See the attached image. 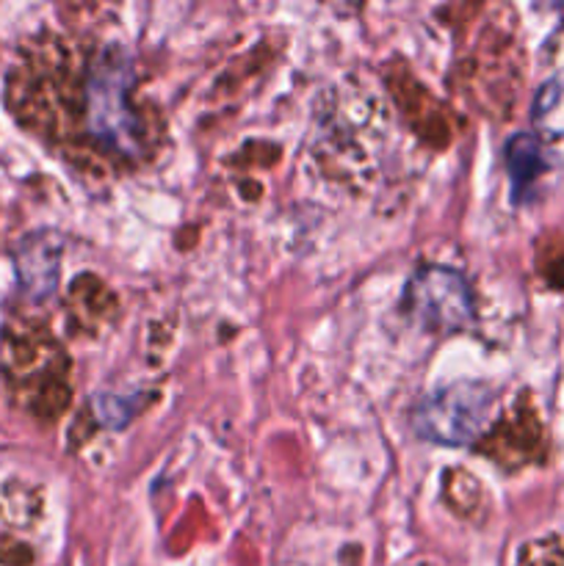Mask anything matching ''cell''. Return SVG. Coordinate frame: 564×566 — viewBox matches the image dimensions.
<instances>
[{"label": "cell", "mask_w": 564, "mask_h": 566, "mask_svg": "<svg viewBox=\"0 0 564 566\" xmlns=\"http://www.w3.org/2000/svg\"><path fill=\"white\" fill-rule=\"evenodd\" d=\"M534 127L542 136L562 138L564 136V72L553 75L540 86L534 97V111H531Z\"/></svg>", "instance_id": "7"}, {"label": "cell", "mask_w": 564, "mask_h": 566, "mask_svg": "<svg viewBox=\"0 0 564 566\" xmlns=\"http://www.w3.org/2000/svg\"><path fill=\"white\" fill-rule=\"evenodd\" d=\"M61 238L55 232L42 230L31 232L22 238L20 247L14 249V263L20 285L33 302H42L59 285V269H61Z\"/></svg>", "instance_id": "4"}, {"label": "cell", "mask_w": 564, "mask_h": 566, "mask_svg": "<svg viewBox=\"0 0 564 566\" xmlns=\"http://www.w3.org/2000/svg\"><path fill=\"white\" fill-rule=\"evenodd\" d=\"M492 392L484 385L459 381L431 392L415 407L412 426L424 440L437 446H468L479 437L490 412Z\"/></svg>", "instance_id": "2"}, {"label": "cell", "mask_w": 564, "mask_h": 566, "mask_svg": "<svg viewBox=\"0 0 564 566\" xmlns=\"http://www.w3.org/2000/svg\"><path fill=\"white\" fill-rule=\"evenodd\" d=\"M407 566H442L440 562H431V558H420V562H412V564H407Z\"/></svg>", "instance_id": "9"}, {"label": "cell", "mask_w": 564, "mask_h": 566, "mask_svg": "<svg viewBox=\"0 0 564 566\" xmlns=\"http://www.w3.org/2000/svg\"><path fill=\"white\" fill-rule=\"evenodd\" d=\"M66 304H70V315L72 321H75L77 329L88 332V335L103 332L105 326L116 318V310H119L111 287L92 274L77 276V280L72 282Z\"/></svg>", "instance_id": "5"}, {"label": "cell", "mask_w": 564, "mask_h": 566, "mask_svg": "<svg viewBox=\"0 0 564 566\" xmlns=\"http://www.w3.org/2000/svg\"><path fill=\"white\" fill-rule=\"evenodd\" d=\"M81 125L88 142L119 164H142L158 147V116L138 99L130 55L119 44H103L83 66Z\"/></svg>", "instance_id": "1"}, {"label": "cell", "mask_w": 564, "mask_h": 566, "mask_svg": "<svg viewBox=\"0 0 564 566\" xmlns=\"http://www.w3.org/2000/svg\"><path fill=\"white\" fill-rule=\"evenodd\" d=\"M404 310L420 329L453 335L473 321V298L459 271L446 265H424L415 271L404 293Z\"/></svg>", "instance_id": "3"}, {"label": "cell", "mask_w": 564, "mask_h": 566, "mask_svg": "<svg viewBox=\"0 0 564 566\" xmlns=\"http://www.w3.org/2000/svg\"><path fill=\"white\" fill-rule=\"evenodd\" d=\"M506 169L512 175L514 197H523L531 188V182L545 171V160H542L540 144L529 133H520L506 144Z\"/></svg>", "instance_id": "6"}, {"label": "cell", "mask_w": 564, "mask_h": 566, "mask_svg": "<svg viewBox=\"0 0 564 566\" xmlns=\"http://www.w3.org/2000/svg\"><path fill=\"white\" fill-rule=\"evenodd\" d=\"M470 492H479V484L470 479V473L457 470V473L446 475V497L453 506V512L470 514V501H468Z\"/></svg>", "instance_id": "8"}]
</instances>
